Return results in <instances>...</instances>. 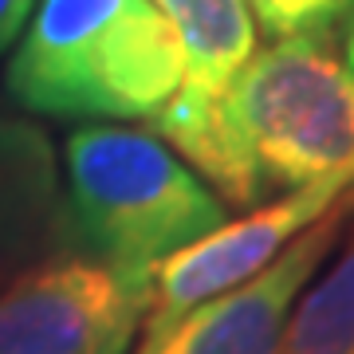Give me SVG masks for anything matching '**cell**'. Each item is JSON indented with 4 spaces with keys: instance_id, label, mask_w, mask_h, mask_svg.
I'll list each match as a JSON object with an SVG mask.
<instances>
[{
    "instance_id": "obj_1",
    "label": "cell",
    "mask_w": 354,
    "mask_h": 354,
    "mask_svg": "<svg viewBox=\"0 0 354 354\" xmlns=\"http://www.w3.org/2000/svg\"><path fill=\"white\" fill-rule=\"evenodd\" d=\"M150 130L221 201L252 209L354 165V71L330 39H276L205 114Z\"/></svg>"
},
{
    "instance_id": "obj_2",
    "label": "cell",
    "mask_w": 354,
    "mask_h": 354,
    "mask_svg": "<svg viewBox=\"0 0 354 354\" xmlns=\"http://www.w3.org/2000/svg\"><path fill=\"white\" fill-rule=\"evenodd\" d=\"M181 75V44L150 0H36L4 91L44 118L153 122Z\"/></svg>"
},
{
    "instance_id": "obj_3",
    "label": "cell",
    "mask_w": 354,
    "mask_h": 354,
    "mask_svg": "<svg viewBox=\"0 0 354 354\" xmlns=\"http://www.w3.org/2000/svg\"><path fill=\"white\" fill-rule=\"evenodd\" d=\"M64 169L59 252L153 276L228 221L225 201L153 130L83 127L64 146Z\"/></svg>"
},
{
    "instance_id": "obj_4",
    "label": "cell",
    "mask_w": 354,
    "mask_h": 354,
    "mask_svg": "<svg viewBox=\"0 0 354 354\" xmlns=\"http://www.w3.org/2000/svg\"><path fill=\"white\" fill-rule=\"evenodd\" d=\"M150 299L153 276L55 252L0 291V354H127Z\"/></svg>"
},
{
    "instance_id": "obj_5",
    "label": "cell",
    "mask_w": 354,
    "mask_h": 354,
    "mask_svg": "<svg viewBox=\"0 0 354 354\" xmlns=\"http://www.w3.org/2000/svg\"><path fill=\"white\" fill-rule=\"evenodd\" d=\"M351 189L354 165L323 177V181H311L304 189L279 193L276 201L256 205L241 221H225L209 236L162 260L153 268V299L146 323H142V342L158 339L162 330H169L177 319L189 315L205 299H216V295L260 276L291 241H299L315 221H323Z\"/></svg>"
},
{
    "instance_id": "obj_6",
    "label": "cell",
    "mask_w": 354,
    "mask_h": 354,
    "mask_svg": "<svg viewBox=\"0 0 354 354\" xmlns=\"http://www.w3.org/2000/svg\"><path fill=\"white\" fill-rule=\"evenodd\" d=\"M354 221V189L248 283L205 299L134 354H279L291 307Z\"/></svg>"
},
{
    "instance_id": "obj_7",
    "label": "cell",
    "mask_w": 354,
    "mask_h": 354,
    "mask_svg": "<svg viewBox=\"0 0 354 354\" xmlns=\"http://www.w3.org/2000/svg\"><path fill=\"white\" fill-rule=\"evenodd\" d=\"M59 209L64 177L51 138L0 106V268L59 252Z\"/></svg>"
},
{
    "instance_id": "obj_8",
    "label": "cell",
    "mask_w": 354,
    "mask_h": 354,
    "mask_svg": "<svg viewBox=\"0 0 354 354\" xmlns=\"http://www.w3.org/2000/svg\"><path fill=\"white\" fill-rule=\"evenodd\" d=\"M150 4L174 28L185 64L181 87L158 118H197L252 59L256 20L244 0H150Z\"/></svg>"
},
{
    "instance_id": "obj_9",
    "label": "cell",
    "mask_w": 354,
    "mask_h": 354,
    "mask_svg": "<svg viewBox=\"0 0 354 354\" xmlns=\"http://www.w3.org/2000/svg\"><path fill=\"white\" fill-rule=\"evenodd\" d=\"M327 260L330 268L291 307L279 354H354V221Z\"/></svg>"
},
{
    "instance_id": "obj_10",
    "label": "cell",
    "mask_w": 354,
    "mask_h": 354,
    "mask_svg": "<svg viewBox=\"0 0 354 354\" xmlns=\"http://www.w3.org/2000/svg\"><path fill=\"white\" fill-rule=\"evenodd\" d=\"M244 4L272 39H330L354 8V0H244Z\"/></svg>"
},
{
    "instance_id": "obj_11",
    "label": "cell",
    "mask_w": 354,
    "mask_h": 354,
    "mask_svg": "<svg viewBox=\"0 0 354 354\" xmlns=\"http://www.w3.org/2000/svg\"><path fill=\"white\" fill-rule=\"evenodd\" d=\"M32 12H36V0H0V55L16 44Z\"/></svg>"
},
{
    "instance_id": "obj_12",
    "label": "cell",
    "mask_w": 354,
    "mask_h": 354,
    "mask_svg": "<svg viewBox=\"0 0 354 354\" xmlns=\"http://www.w3.org/2000/svg\"><path fill=\"white\" fill-rule=\"evenodd\" d=\"M342 48H346V67L354 71V8H351V16L342 20Z\"/></svg>"
}]
</instances>
